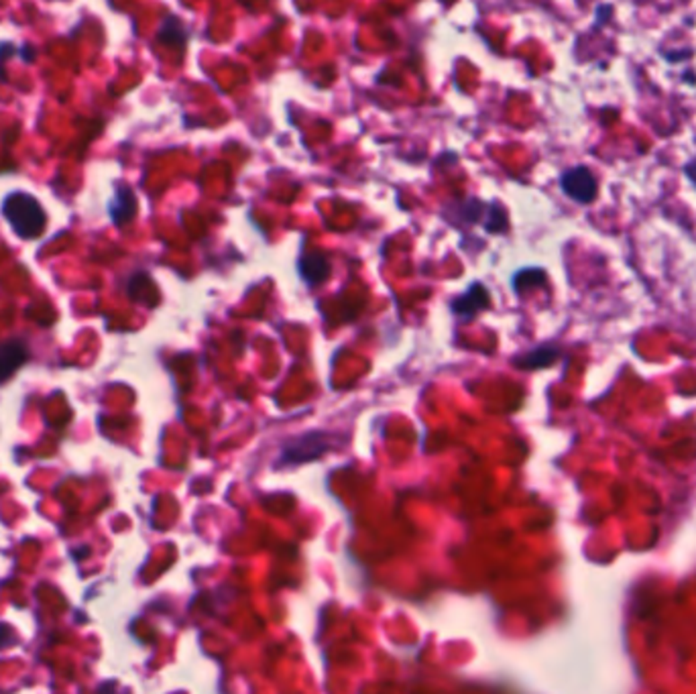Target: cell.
<instances>
[{
  "instance_id": "1",
  "label": "cell",
  "mask_w": 696,
  "mask_h": 694,
  "mask_svg": "<svg viewBox=\"0 0 696 694\" xmlns=\"http://www.w3.org/2000/svg\"><path fill=\"white\" fill-rule=\"evenodd\" d=\"M0 214L23 240H35L47 229V212L37 196L25 190L9 192L0 204Z\"/></svg>"
},
{
  "instance_id": "2",
  "label": "cell",
  "mask_w": 696,
  "mask_h": 694,
  "mask_svg": "<svg viewBox=\"0 0 696 694\" xmlns=\"http://www.w3.org/2000/svg\"><path fill=\"white\" fill-rule=\"evenodd\" d=\"M558 184L560 190L565 192V196L576 202V204L589 206L599 198V179L592 174L591 167L586 166H574L565 169Z\"/></svg>"
},
{
  "instance_id": "3",
  "label": "cell",
  "mask_w": 696,
  "mask_h": 694,
  "mask_svg": "<svg viewBox=\"0 0 696 694\" xmlns=\"http://www.w3.org/2000/svg\"><path fill=\"white\" fill-rule=\"evenodd\" d=\"M330 446H332V438L326 432H308L284 444L281 460H284L285 464L308 463V460H314L326 455V452L330 450Z\"/></svg>"
},
{
  "instance_id": "4",
  "label": "cell",
  "mask_w": 696,
  "mask_h": 694,
  "mask_svg": "<svg viewBox=\"0 0 696 694\" xmlns=\"http://www.w3.org/2000/svg\"><path fill=\"white\" fill-rule=\"evenodd\" d=\"M137 196L129 184H124L122 179H116L113 185V198L108 202V216L116 229H122L129 222L135 221L137 216Z\"/></svg>"
},
{
  "instance_id": "5",
  "label": "cell",
  "mask_w": 696,
  "mask_h": 694,
  "mask_svg": "<svg viewBox=\"0 0 696 694\" xmlns=\"http://www.w3.org/2000/svg\"><path fill=\"white\" fill-rule=\"evenodd\" d=\"M491 308V295L483 284H473L468 292L452 300V311L463 320H473L476 314Z\"/></svg>"
},
{
  "instance_id": "6",
  "label": "cell",
  "mask_w": 696,
  "mask_h": 694,
  "mask_svg": "<svg viewBox=\"0 0 696 694\" xmlns=\"http://www.w3.org/2000/svg\"><path fill=\"white\" fill-rule=\"evenodd\" d=\"M29 361V348L23 340H6L0 345V383L9 381Z\"/></svg>"
},
{
  "instance_id": "7",
  "label": "cell",
  "mask_w": 696,
  "mask_h": 694,
  "mask_svg": "<svg viewBox=\"0 0 696 694\" xmlns=\"http://www.w3.org/2000/svg\"><path fill=\"white\" fill-rule=\"evenodd\" d=\"M560 347L552 345V342H546V345H539L536 348L528 350L520 356L513 358V365L521 371H536V369H546V366L554 365L560 358Z\"/></svg>"
},
{
  "instance_id": "8",
  "label": "cell",
  "mask_w": 696,
  "mask_h": 694,
  "mask_svg": "<svg viewBox=\"0 0 696 694\" xmlns=\"http://www.w3.org/2000/svg\"><path fill=\"white\" fill-rule=\"evenodd\" d=\"M300 273L302 277L306 279V284L310 285H318L322 284L328 279V275H330V263H328V259L324 255H306L302 257L300 261Z\"/></svg>"
},
{
  "instance_id": "9",
  "label": "cell",
  "mask_w": 696,
  "mask_h": 694,
  "mask_svg": "<svg viewBox=\"0 0 696 694\" xmlns=\"http://www.w3.org/2000/svg\"><path fill=\"white\" fill-rule=\"evenodd\" d=\"M158 39L161 43L169 45V48H184L187 37H185V29L182 27V23H179L176 17H167L166 21H163V25L158 33Z\"/></svg>"
},
{
  "instance_id": "10",
  "label": "cell",
  "mask_w": 696,
  "mask_h": 694,
  "mask_svg": "<svg viewBox=\"0 0 696 694\" xmlns=\"http://www.w3.org/2000/svg\"><path fill=\"white\" fill-rule=\"evenodd\" d=\"M542 284H546V273L542 269H523L513 277V287L518 293H521L526 287H534Z\"/></svg>"
},
{
  "instance_id": "11",
  "label": "cell",
  "mask_w": 696,
  "mask_h": 694,
  "mask_svg": "<svg viewBox=\"0 0 696 694\" xmlns=\"http://www.w3.org/2000/svg\"><path fill=\"white\" fill-rule=\"evenodd\" d=\"M487 232H505L507 230V214L505 210L497 204L487 206V221H484Z\"/></svg>"
},
{
  "instance_id": "12",
  "label": "cell",
  "mask_w": 696,
  "mask_h": 694,
  "mask_svg": "<svg viewBox=\"0 0 696 694\" xmlns=\"http://www.w3.org/2000/svg\"><path fill=\"white\" fill-rule=\"evenodd\" d=\"M484 204L479 200H465L460 202V218H463V222L466 224H475L481 221V216L484 214Z\"/></svg>"
},
{
  "instance_id": "13",
  "label": "cell",
  "mask_w": 696,
  "mask_h": 694,
  "mask_svg": "<svg viewBox=\"0 0 696 694\" xmlns=\"http://www.w3.org/2000/svg\"><path fill=\"white\" fill-rule=\"evenodd\" d=\"M684 176H686L688 179H691L692 185L696 188V158L688 161L686 166H684Z\"/></svg>"
}]
</instances>
